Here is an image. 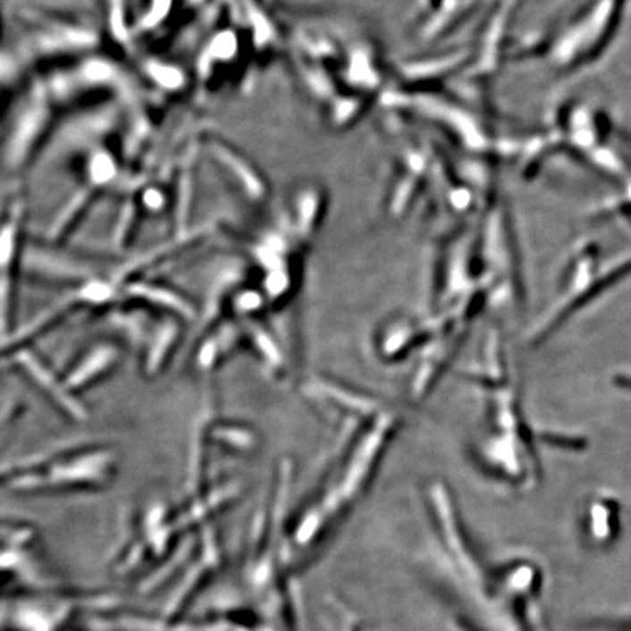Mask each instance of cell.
I'll list each match as a JSON object with an SVG mask.
<instances>
[{"label":"cell","mask_w":631,"mask_h":631,"mask_svg":"<svg viewBox=\"0 0 631 631\" xmlns=\"http://www.w3.org/2000/svg\"><path fill=\"white\" fill-rule=\"evenodd\" d=\"M503 363L496 341H492L488 348V372L485 373L488 430L480 451L485 464L499 472L504 480L525 487L536 476V460Z\"/></svg>","instance_id":"cell-1"},{"label":"cell","mask_w":631,"mask_h":631,"mask_svg":"<svg viewBox=\"0 0 631 631\" xmlns=\"http://www.w3.org/2000/svg\"><path fill=\"white\" fill-rule=\"evenodd\" d=\"M400 418L395 412L379 409L370 416L367 425L357 439L351 455L345 460L338 480L332 484L319 503L304 516L297 532L299 543H310L332 520L340 517L351 506L372 480L382 453L388 448Z\"/></svg>","instance_id":"cell-2"},{"label":"cell","mask_w":631,"mask_h":631,"mask_svg":"<svg viewBox=\"0 0 631 631\" xmlns=\"http://www.w3.org/2000/svg\"><path fill=\"white\" fill-rule=\"evenodd\" d=\"M596 257L598 253L592 246L580 248L579 252L576 253L575 259H571L563 290L559 291L556 300L552 301L551 306H548L532 324L526 335L527 342L538 344L545 340L571 313L631 271L630 262H619L607 271L598 273L595 271Z\"/></svg>","instance_id":"cell-3"},{"label":"cell","mask_w":631,"mask_h":631,"mask_svg":"<svg viewBox=\"0 0 631 631\" xmlns=\"http://www.w3.org/2000/svg\"><path fill=\"white\" fill-rule=\"evenodd\" d=\"M116 456L107 449L82 451L48 465L45 471L21 472L9 484L16 490L48 487H100L114 471Z\"/></svg>","instance_id":"cell-4"},{"label":"cell","mask_w":631,"mask_h":631,"mask_svg":"<svg viewBox=\"0 0 631 631\" xmlns=\"http://www.w3.org/2000/svg\"><path fill=\"white\" fill-rule=\"evenodd\" d=\"M478 0H420L412 13L411 38L430 45L446 38L475 11Z\"/></svg>","instance_id":"cell-5"},{"label":"cell","mask_w":631,"mask_h":631,"mask_svg":"<svg viewBox=\"0 0 631 631\" xmlns=\"http://www.w3.org/2000/svg\"><path fill=\"white\" fill-rule=\"evenodd\" d=\"M13 358H15L16 366L22 368L25 373H29V376L40 386L41 391H45L50 396V400L57 407L62 408L64 414L72 416L73 420L84 421L87 418V409L80 400H75L72 391H69L64 382L56 379L45 364L41 363L37 357L32 356L31 352L22 349V351L16 352Z\"/></svg>","instance_id":"cell-6"},{"label":"cell","mask_w":631,"mask_h":631,"mask_svg":"<svg viewBox=\"0 0 631 631\" xmlns=\"http://www.w3.org/2000/svg\"><path fill=\"white\" fill-rule=\"evenodd\" d=\"M119 357L121 352L114 345H97L69 372L68 377L63 380L64 384L72 391L87 388L92 382L112 372Z\"/></svg>","instance_id":"cell-7"},{"label":"cell","mask_w":631,"mask_h":631,"mask_svg":"<svg viewBox=\"0 0 631 631\" xmlns=\"http://www.w3.org/2000/svg\"><path fill=\"white\" fill-rule=\"evenodd\" d=\"M126 294L139 299V300L151 303L152 306H158L167 310V312L174 313L181 316L184 319H193L195 317V310L189 301L184 300L183 297L179 296L172 290H167L164 287L158 285L144 284H130L126 287Z\"/></svg>","instance_id":"cell-8"},{"label":"cell","mask_w":631,"mask_h":631,"mask_svg":"<svg viewBox=\"0 0 631 631\" xmlns=\"http://www.w3.org/2000/svg\"><path fill=\"white\" fill-rule=\"evenodd\" d=\"M177 336H179V329H177V324H174V320L172 319L165 320L154 333L148 354L145 358V373L148 376H156V373L160 372L163 364L167 360L168 354L176 345Z\"/></svg>","instance_id":"cell-9"},{"label":"cell","mask_w":631,"mask_h":631,"mask_svg":"<svg viewBox=\"0 0 631 631\" xmlns=\"http://www.w3.org/2000/svg\"><path fill=\"white\" fill-rule=\"evenodd\" d=\"M212 437L232 450L250 451L257 444V437L250 428L234 424H221L212 430Z\"/></svg>","instance_id":"cell-10"},{"label":"cell","mask_w":631,"mask_h":631,"mask_svg":"<svg viewBox=\"0 0 631 631\" xmlns=\"http://www.w3.org/2000/svg\"><path fill=\"white\" fill-rule=\"evenodd\" d=\"M252 340L253 342H255L256 348H259L262 357H264L265 360L268 361L269 366H271L273 370H281L282 364H284L282 363V357H281L276 345L272 342L271 336H269L266 332L257 328L252 331Z\"/></svg>","instance_id":"cell-11"},{"label":"cell","mask_w":631,"mask_h":631,"mask_svg":"<svg viewBox=\"0 0 631 631\" xmlns=\"http://www.w3.org/2000/svg\"><path fill=\"white\" fill-rule=\"evenodd\" d=\"M260 307H262V299H260L257 292L248 291L237 297L236 308L239 312L243 313V315L256 312V310H259Z\"/></svg>","instance_id":"cell-12"}]
</instances>
